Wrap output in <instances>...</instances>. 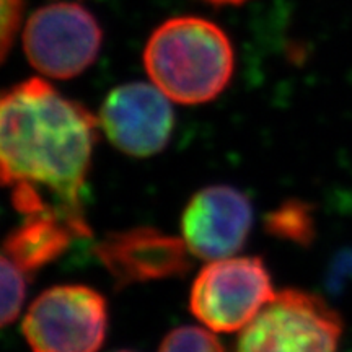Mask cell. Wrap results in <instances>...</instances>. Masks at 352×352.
<instances>
[{
  "instance_id": "8992f818",
  "label": "cell",
  "mask_w": 352,
  "mask_h": 352,
  "mask_svg": "<svg viewBox=\"0 0 352 352\" xmlns=\"http://www.w3.org/2000/svg\"><path fill=\"white\" fill-rule=\"evenodd\" d=\"M103 33L85 7L74 2L44 6L30 16L23 33L25 54L38 72L51 78L77 77L98 56Z\"/></svg>"
},
{
  "instance_id": "6da1fadb",
  "label": "cell",
  "mask_w": 352,
  "mask_h": 352,
  "mask_svg": "<svg viewBox=\"0 0 352 352\" xmlns=\"http://www.w3.org/2000/svg\"><path fill=\"white\" fill-rule=\"evenodd\" d=\"M98 122L43 78L0 96V184H28L57 208L83 212Z\"/></svg>"
},
{
  "instance_id": "e0dca14e",
  "label": "cell",
  "mask_w": 352,
  "mask_h": 352,
  "mask_svg": "<svg viewBox=\"0 0 352 352\" xmlns=\"http://www.w3.org/2000/svg\"><path fill=\"white\" fill-rule=\"evenodd\" d=\"M116 352H132V351H116Z\"/></svg>"
},
{
  "instance_id": "9a60e30c",
  "label": "cell",
  "mask_w": 352,
  "mask_h": 352,
  "mask_svg": "<svg viewBox=\"0 0 352 352\" xmlns=\"http://www.w3.org/2000/svg\"><path fill=\"white\" fill-rule=\"evenodd\" d=\"M23 0H0V63L10 51L21 21Z\"/></svg>"
},
{
  "instance_id": "ba28073f",
  "label": "cell",
  "mask_w": 352,
  "mask_h": 352,
  "mask_svg": "<svg viewBox=\"0 0 352 352\" xmlns=\"http://www.w3.org/2000/svg\"><path fill=\"white\" fill-rule=\"evenodd\" d=\"M186 241L152 227L108 233L95 254L116 287L184 276L191 270Z\"/></svg>"
},
{
  "instance_id": "5bb4252c",
  "label": "cell",
  "mask_w": 352,
  "mask_h": 352,
  "mask_svg": "<svg viewBox=\"0 0 352 352\" xmlns=\"http://www.w3.org/2000/svg\"><path fill=\"white\" fill-rule=\"evenodd\" d=\"M324 289L331 297H342L352 290V246L338 250L329 259Z\"/></svg>"
},
{
  "instance_id": "4fadbf2b",
  "label": "cell",
  "mask_w": 352,
  "mask_h": 352,
  "mask_svg": "<svg viewBox=\"0 0 352 352\" xmlns=\"http://www.w3.org/2000/svg\"><path fill=\"white\" fill-rule=\"evenodd\" d=\"M158 352H226V349L208 329L179 327L166 334Z\"/></svg>"
},
{
  "instance_id": "277c9868",
  "label": "cell",
  "mask_w": 352,
  "mask_h": 352,
  "mask_svg": "<svg viewBox=\"0 0 352 352\" xmlns=\"http://www.w3.org/2000/svg\"><path fill=\"white\" fill-rule=\"evenodd\" d=\"M21 329L33 352H98L108 331V303L87 285H56L30 305Z\"/></svg>"
},
{
  "instance_id": "8fae6325",
  "label": "cell",
  "mask_w": 352,
  "mask_h": 352,
  "mask_svg": "<svg viewBox=\"0 0 352 352\" xmlns=\"http://www.w3.org/2000/svg\"><path fill=\"white\" fill-rule=\"evenodd\" d=\"M264 227L276 239L308 246L316 235L314 208L300 199L284 201L266 215Z\"/></svg>"
},
{
  "instance_id": "7c38bea8",
  "label": "cell",
  "mask_w": 352,
  "mask_h": 352,
  "mask_svg": "<svg viewBox=\"0 0 352 352\" xmlns=\"http://www.w3.org/2000/svg\"><path fill=\"white\" fill-rule=\"evenodd\" d=\"M25 272L0 254V328H6L19 316L25 302Z\"/></svg>"
},
{
  "instance_id": "52a82bcc",
  "label": "cell",
  "mask_w": 352,
  "mask_h": 352,
  "mask_svg": "<svg viewBox=\"0 0 352 352\" xmlns=\"http://www.w3.org/2000/svg\"><path fill=\"white\" fill-rule=\"evenodd\" d=\"M170 98L148 83H124L109 91L100 122L114 147L131 157H152L170 142L175 113Z\"/></svg>"
},
{
  "instance_id": "2e32d148",
  "label": "cell",
  "mask_w": 352,
  "mask_h": 352,
  "mask_svg": "<svg viewBox=\"0 0 352 352\" xmlns=\"http://www.w3.org/2000/svg\"><path fill=\"white\" fill-rule=\"evenodd\" d=\"M210 3H217V6H239V3H243L246 0H208Z\"/></svg>"
},
{
  "instance_id": "7a4b0ae2",
  "label": "cell",
  "mask_w": 352,
  "mask_h": 352,
  "mask_svg": "<svg viewBox=\"0 0 352 352\" xmlns=\"http://www.w3.org/2000/svg\"><path fill=\"white\" fill-rule=\"evenodd\" d=\"M144 65L153 85L182 104H202L226 90L235 69L228 36L212 21L175 16L151 34Z\"/></svg>"
},
{
  "instance_id": "9c48e42d",
  "label": "cell",
  "mask_w": 352,
  "mask_h": 352,
  "mask_svg": "<svg viewBox=\"0 0 352 352\" xmlns=\"http://www.w3.org/2000/svg\"><path fill=\"white\" fill-rule=\"evenodd\" d=\"M252 226V202L226 184L197 191L182 217L183 240L189 252L202 259H222L240 252Z\"/></svg>"
},
{
  "instance_id": "3957f363",
  "label": "cell",
  "mask_w": 352,
  "mask_h": 352,
  "mask_svg": "<svg viewBox=\"0 0 352 352\" xmlns=\"http://www.w3.org/2000/svg\"><path fill=\"white\" fill-rule=\"evenodd\" d=\"M341 316L315 294L285 289L241 331L236 352H338Z\"/></svg>"
},
{
  "instance_id": "5b68a950",
  "label": "cell",
  "mask_w": 352,
  "mask_h": 352,
  "mask_svg": "<svg viewBox=\"0 0 352 352\" xmlns=\"http://www.w3.org/2000/svg\"><path fill=\"white\" fill-rule=\"evenodd\" d=\"M274 296L271 274L261 258H222L197 274L189 308L209 329L233 333L243 329Z\"/></svg>"
},
{
  "instance_id": "30bf717a",
  "label": "cell",
  "mask_w": 352,
  "mask_h": 352,
  "mask_svg": "<svg viewBox=\"0 0 352 352\" xmlns=\"http://www.w3.org/2000/svg\"><path fill=\"white\" fill-rule=\"evenodd\" d=\"M85 214L50 208L23 215V222L7 236L6 254L25 274L54 263L78 239L90 236Z\"/></svg>"
}]
</instances>
